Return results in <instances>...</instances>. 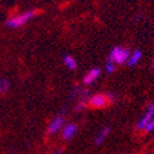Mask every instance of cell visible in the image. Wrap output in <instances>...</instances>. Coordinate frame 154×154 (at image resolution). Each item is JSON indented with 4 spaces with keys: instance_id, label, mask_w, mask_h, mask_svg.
<instances>
[{
    "instance_id": "cell-16",
    "label": "cell",
    "mask_w": 154,
    "mask_h": 154,
    "mask_svg": "<svg viewBox=\"0 0 154 154\" xmlns=\"http://www.w3.org/2000/svg\"><path fill=\"white\" fill-rule=\"evenodd\" d=\"M153 69H154V60H153Z\"/></svg>"
},
{
    "instance_id": "cell-15",
    "label": "cell",
    "mask_w": 154,
    "mask_h": 154,
    "mask_svg": "<svg viewBox=\"0 0 154 154\" xmlns=\"http://www.w3.org/2000/svg\"><path fill=\"white\" fill-rule=\"evenodd\" d=\"M53 154H63V152H62V150H57V152H54Z\"/></svg>"
},
{
    "instance_id": "cell-5",
    "label": "cell",
    "mask_w": 154,
    "mask_h": 154,
    "mask_svg": "<svg viewBox=\"0 0 154 154\" xmlns=\"http://www.w3.org/2000/svg\"><path fill=\"white\" fill-rule=\"evenodd\" d=\"M66 119H64L63 115H57L54 119H52V121L49 122L48 127H47V132L49 136H53V134H57L58 132L62 131L63 126L66 125Z\"/></svg>"
},
{
    "instance_id": "cell-9",
    "label": "cell",
    "mask_w": 154,
    "mask_h": 154,
    "mask_svg": "<svg viewBox=\"0 0 154 154\" xmlns=\"http://www.w3.org/2000/svg\"><path fill=\"white\" fill-rule=\"evenodd\" d=\"M109 136H110V127L101 128V130L99 131V133L96 134V137H95V144L96 146H101L109 138Z\"/></svg>"
},
{
    "instance_id": "cell-2",
    "label": "cell",
    "mask_w": 154,
    "mask_h": 154,
    "mask_svg": "<svg viewBox=\"0 0 154 154\" xmlns=\"http://www.w3.org/2000/svg\"><path fill=\"white\" fill-rule=\"evenodd\" d=\"M130 53H131L130 49L123 48L121 46H116L110 51L109 57H107V62H111L113 64H116V66L117 64H125L128 60Z\"/></svg>"
},
{
    "instance_id": "cell-3",
    "label": "cell",
    "mask_w": 154,
    "mask_h": 154,
    "mask_svg": "<svg viewBox=\"0 0 154 154\" xmlns=\"http://www.w3.org/2000/svg\"><path fill=\"white\" fill-rule=\"evenodd\" d=\"M115 99L112 94H94L88 100V106L93 109H104Z\"/></svg>"
},
{
    "instance_id": "cell-7",
    "label": "cell",
    "mask_w": 154,
    "mask_h": 154,
    "mask_svg": "<svg viewBox=\"0 0 154 154\" xmlns=\"http://www.w3.org/2000/svg\"><path fill=\"white\" fill-rule=\"evenodd\" d=\"M100 75H101V70L100 68H93L90 69L84 76V79H83V83L85 85H90L93 83H95L99 78H100Z\"/></svg>"
},
{
    "instance_id": "cell-4",
    "label": "cell",
    "mask_w": 154,
    "mask_h": 154,
    "mask_svg": "<svg viewBox=\"0 0 154 154\" xmlns=\"http://www.w3.org/2000/svg\"><path fill=\"white\" fill-rule=\"evenodd\" d=\"M154 120V102H150V104L147 106L144 113L142 115V116L139 117V120L137 121L136 123V130L137 131H143L144 127Z\"/></svg>"
},
{
    "instance_id": "cell-11",
    "label": "cell",
    "mask_w": 154,
    "mask_h": 154,
    "mask_svg": "<svg viewBox=\"0 0 154 154\" xmlns=\"http://www.w3.org/2000/svg\"><path fill=\"white\" fill-rule=\"evenodd\" d=\"M9 88H10V83L8 79H5V78L0 79V95L5 94L9 90Z\"/></svg>"
},
{
    "instance_id": "cell-1",
    "label": "cell",
    "mask_w": 154,
    "mask_h": 154,
    "mask_svg": "<svg viewBox=\"0 0 154 154\" xmlns=\"http://www.w3.org/2000/svg\"><path fill=\"white\" fill-rule=\"evenodd\" d=\"M36 16V10H27L23 11L21 14L14 15L8 19L6 21V26L10 29H20L22 26H25L29 21H31L33 17Z\"/></svg>"
},
{
    "instance_id": "cell-6",
    "label": "cell",
    "mask_w": 154,
    "mask_h": 154,
    "mask_svg": "<svg viewBox=\"0 0 154 154\" xmlns=\"http://www.w3.org/2000/svg\"><path fill=\"white\" fill-rule=\"evenodd\" d=\"M76 132H78V125L74 123V122H69V123H66L63 126L60 134H62V138L64 140H70L76 134Z\"/></svg>"
},
{
    "instance_id": "cell-10",
    "label": "cell",
    "mask_w": 154,
    "mask_h": 154,
    "mask_svg": "<svg viewBox=\"0 0 154 154\" xmlns=\"http://www.w3.org/2000/svg\"><path fill=\"white\" fill-rule=\"evenodd\" d=\"M63 63H64V66H66L69 70H75L76 67H78V63H76V59L70 56V54H67V56H64L63 58Z\"/></svg>"
},
{
    "instance_id": "cell-13",
    "label": "cell",
    "mask_w": 154,
    "mask_h": 154,
    "mask_svg": "<svg viewBox=\"0 0 154 154\" xmlns=\"http://www.w3.org/2000/svg\"><path fill=\"white\" fill-rule=\"evenodd\" d=\"M86 106H88V102H85V101H80V102H78V104H76V106H75V111H76V112H80V111H83Z\"/></svg>"
},
{
    "instance_id": "cell-8",
    "label": "cell",
    "mask_w": 154,
    "mask_h": 154,
    "mask_svg": "<svg viewBox=\"0 0 154 154\" xmlns=\"http://www.w3.org/2000/svg\"><path fill=\"white\" fill-rule=\"evenodd\" d=\"M142 51H139V49H134L133 52L130 53V57H128V60H127V64H128V67H134L137 66V64L142 60Z\"/></svg>"
},
{
    "instance_id": "cell-12",
    "label": "cell",
    "mask_w": 154,
    "mask_h": 154,
    "mask_svg": "<svg viewBox=\"0 0 154 154\" xmlns=\"http://www.w3.org/2000/svg\"><path fill=\"white\" fill-rule=\"evenodd\" d=\"M105 70H106V73L112 74L115 70H116V64H113L111 62H107L106 63V67H105Z\"/></svg>"
},
{
    "instance_id": "cell-14",
    "label": "cell",
    "mask_w": 154,
    "mask_h": 154,
    "mask_svg": "<svg viewBox=\"0 0 154 154\" xmlns=\"http://www.w3.org/2000/svg\"><path fill=\"white\" fill-rule=\"evenodd\" d=\"M143 131L147 132V133H152V132H154V120L150 121V122L144 127V130H143Z\"/></svg>"
}]
</instances>
